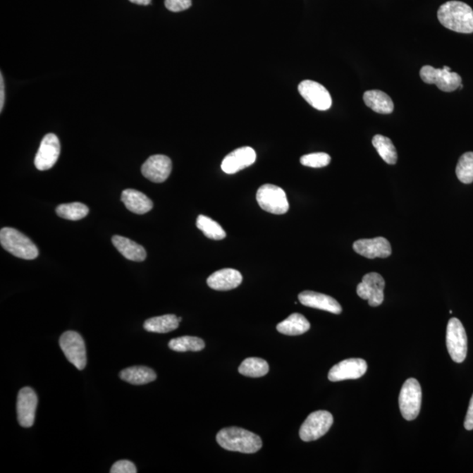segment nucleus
Wrapping results in <instances>:
<instances>
[{
    "label": "nucleus",
    "mask_w": 473,
    "mask_h": 473,
    "mask_svg": "<svg viewBox=\"0 0 473 473\" xmlns=\"http://www.w3.org/2000/svg\"><path fill=\"white\" fill-rule=\"evenodd\" d=\"M439 23L444 27L461 34L473 32V10L467 4L461 1H449L439 7Z\"/></svg>",
    "instance_id": "nucleus-1"
},
{
    "label": "nucleus",
    "mask_w": 473,
    "mask_h": 473,
    "mask_svg": "<svg viewBox=\"0 0 473 473\" xmlns=\"http://www.w3.org/2000/svg\"><path fill=\"white\" fill-rule=\"evenodd\" d=\"M216 442L226 450L247 454L257 453L262 447V440L258 435L238 427L221 429L216 435Z\"/></svg>",
    "instance_id": "nucleus-2"
},
{
    "label": "nucleus",
    "mask_w": 473,
    "mask_h": 473,
    "mask_svg": "<svg viewBox=\"0 0 473 473\" xmlns=\"http://www.w3.org/2000/svg\"><path fill=\"white\" fill-rule=\"evenodd\" d=\"M0 243L6 251L17 258L30 261L38 257L39 249L34 242L16 229L10 227L1 229Z\"/></svg>",
    "instance_id": "nucleus-3"
},
{
    "label": "nucleus",
    "mask_w": 473,
    "mask_h": 473,
    "mask_svg": "<svg viewBox=\"0 0 473 473\" xmlns=\"http://www.w3.org/2000/svg\"><path fill=\"white\" fill-rule=\"evenodd\" d=\"M400 412L407 421H413L420 413L422 405V388L414 378L404 382L399 396Z\"/></svg>",
    "instance_id": "nucleus-4"
},
{
    "label": "nucleus",
    "mask_w": 473,
    "mask_h": 473,
    "mask_svg": "<svg viewBox=\"0 0 473 473\" xmlns=\"http://www.w3.org/2000/svg\"><path fill=\"white\" fill-rule=\"evenodd\" d=\"M420 77L422 81L428 85H436L438 88L444 92H453L460 88L462 78L456 72H451L450 68L444 66L443 68H435L425 65L420 70Z\"/></svg>",
    "instance_id": "nucleus-5"
},
{
    "label": "nucleus",
    "mask_w": 473,
    "mask_h": 473,
    "mask_svg": "<svg viewBox=\"0 0 473 473\" xmlns=\"http://www.w3.org/2000/svg\"><path fill=\"white\" fill-rule=\"evenodd\" d=\"M256 199L262 209L272 214L283 215L290 209L285 191L273 184H265L259 188Z\"/></svg>",
    "instance_id": "nucleus-6"
},
{
    "label": "nucleus",
    "mask_w": 473,
    "mask_h": 473,
    "mask_svg": "<svg viewBox=\"0 0 473 473\" xmlns=\"http://www.w3.org/2000/svg\"><path fill=\"white\" fill-rule=\"evenodd\" d=\"M333 424V417L324 410L316 411L307 417L300 429V438L305 442L315 441L322 438Z\"/></svg>",
    "instance_id": "nucleus-7"
},
{
    "label": "nucleus",
    "mask_w": 473,
    "mask_h": 473,
    "mask_svg": "<svg viewBox=\"0 0 473 473\" xmlns=\"http://www.w3.org/2000/svg\"><path fill=\"white\" fill-rule=\"evenodd\" d=\"M446 345L451 359L456 363L463 362L467 355V335L463 324L455 317L448 323Z\"/></svg>",
    "instance_id": "nucleus-8"
},
{
    "label": "nucleus",
    "mask_w": 473,
    "mask_h": 473,
    "mask_svg": "<svg viewBox=\"0 0 473 473\" xmlns=\"http://www.w3.org/2000/svg\"><path fill=\"white\" fill-rule=\"evenodd\" d=\"M60 346L65 357L78 370H84L87 364V355L84 339L75 331L64 332L60 338Z\"/></svg>",
    "instance_id": "nucleus-9"
},
{
    "label": "nucleus",
    "mask_w": 473,
    "mask_h": 473,
    "mask_svg": "<svg viewBox=\"0 0 473 473\" xmlns=\"http://www.w3.org/2000/svg\"><path fill=\"white\" fill-rule=\"evenodd\" d=\"M385 286V280L380 274H367L357 285V294L360 298L367 300L370 306L378 307L384 301Z\"/></svg>",
    "instance_id": "nucleus-10"
},
{
    "label": "nucleus",
    "mask_w": 473,
    "mask_h": 473,
    "mask_svg": "<svg viewBox=\"0 0 473 473\" xmlns=\"http://www.w3.org/2000/svg\"><path fill=\"white\" fill-rule=\"evenodd\" d=\"M301 96L310 106L319 111L330 109L332 99L330 92L319 82L312 80H305L298 86Z\"/></svg>",
    "instance_id": "nucleus-11"
},
{
    "label": "nucleus",
    "mask_w": 473,
    "mask_h": 473,
    "mask_svg": "<svg viewBox=\"0 0 473 473\" xmlns=\"http://www.w3.org/2000/svg\"><path fill=\"white\" fill-rule=\"evenodd\" d=\"M59 139L54 133H49L42 140L35 159V165L38 171H49L56 164L60 156Z\"/></svg>",
    "instance_id": "nucleus-12"
},
{
    "label": "nucleus",
    "mask_w": 473,
    "mask_h": 473,
    "mask_svg": "<svg viewBox=\"0 0 473 473\" xmlns=\"http://www.w3.org/2000/svg\"><path fill=\"white\" fill-rule=\"evenodd\" d=\"M38 397L31 388L20 390L17 399V417L20 426L30 428L35 424Z\"/></svg>",
    "instance_id": "nucleus-13"
},
{
    "label": "nucleus",
    "mask_w": 473,
    "mask_h": 473,
    "mask_svg": "<svg viewBox=\"0 0 473 473\" xmlns=\"http://www.w3.org/2000/svg\"><path fill=\"white\" fill-rule=\"evenodd\" d=\"M367 370V363L362 359H348L335 364L328 371V380L333 382L357 380Z\"/></svg>",
    "instance_id": "nucleus-14"
},
{
    "label": "nucleus",
    "mask_w": 473,
    "mask_h": 473,
    "mask_svg": "<svg viewBox=\"0 0 473 473\" xmlns=\"http://www.w3.org/2000/svg\"><path fill=\"white\" fill-rule=\"evenodd\" d=\"M171 158L162 154L153 155L148 158L142 168L144 178L156 183L165 182L171 176Z\"/></svg>",
    "instance_id": "nucleus-15"
},
{
    "label": "nucleus",
    "mask_w": 473,
    "mask_h": 473,
    "mask_svg": "<svg viewBox=\"0 0 473 473\" xmlns=\"http://www.w3.org/2000/svg\"><path fill=\"white\" fill-rule=\"evenodd\" d=\"M353 250L367 259L388 258L392 254L391 245L383 237L357 240Z\"/></svg>",
    "instance_id": "nucleus-16"
},
{
    "label": "nucleus",
    "mask_w": 473,
    "mask_h": 473,
    "mask_svg": "<svg viewBox=\"0 0 473 473\" xmlns=\"http://www.w3.org/2000/svg\"><path fill=\"white\" fill-rule=\"evenodd\" d=\"M256 161L254 149L250 147L238 148L223 159L221 164L222 171L226 174H236L242 169L250 167Z\"/></svg>",
    "instance_id": "nucleus-17"
},
{
    "label": "nucleus",
    "mask_w": 473,
    "mask_h": 473,
    "mask_svg": "<svg viewBox=\"0 0 473 473\" xmlns=\"http://www.w3.org/2000/svg\"><path fill=\"white\" fill-rule=\"evenodd\" d=\"M298 298L302 305L309 307V308L326 310L336 315L342 312V307L337 300L327 295L314 291H303L299 294Z\"/></svg>",
    "instance_id": "nucleus-18"
},
{
    "label": "nucleus",
    "mask_w": 473,
    "mask_h": 473,
    "mask_svg": "<svg viewBox=\"0 0 473 473\" xmlns=\"http://www.w3.org/2000/svg\"><path fill=\"white\" fill-rule=\"evenodd\" d=\"M243 281L238 270L225 269L213 273L207 279L208 286L219 291L232 290L238 288Z\"/></svg>",
    "instance_id": "nucleus-19"
},
{
    "label": "nucleus",
    "mask_w": 473,
    "mask_h": 473,
    "mask_svg": "<svg viewBox=\"0 0 473 473\" xmlns=\"http://www.w3.org/2000/svg\"><path fill=\"white\" fill-rule=\"evenodd\" d=\"M121 200L128 211L143 215L153 209V202L140 191L128 189L122 192Z\"/></svg>",
    "instance_id": "nucleus-20"
},
{
    "label": "nucleus",
    "mask_w": 473,
    "mask_h": 473,
    "mask_svg": "<svg viewBox=\"0 0 473 473\" xmlns=\"http://www.w3.org/2000/svg\"><path fill=\"white\" fill-rule=\"evenodd\" d=\"M111 242L118 251L129 261L142 262L147 258L145 248L128 238L115 235Z\"/></svg>",
    "instance_id": "nucleus-21"
},
{
    "label": "nucleus",
    "mask_w": 473,
    "mask_h": 473,
    "mask_svg": "<svg viewBox=\"0 0 473 473\" xmlns=\"http://www.w3.org/2000/svg\"><path fill=\"white\" fill-rule=\"evenodd\" d=\"M363 99L364 104L377 113L390 114L395 108L391 97L381 90H367L364 93Z\"/></svg>",
    "instance_id": "nucleus-22"
},
{
    "label": "nucleus",
    "mask_w": 473,
    "mask_h": 473,
    "mask_svg": "<svg viewBox=\"0 0 473 473\" xmlns=\"http://www.w3.org/2000/svg\"><path fill=\"white\" fill-rule=\"evenodd\" d=\"M122 381L132 385H145L156 380L157 375L149 367L136 366L122 370L119 374Z\"/></svg>",
    "instance_id": "nucleus-23"
},
{
    "label": "nucleus",
    "mask_w": 473,
    "mask_h": 473,
    "mask_svg": "<svg viewBox=\"0 0 473 473\" xmlns=\"http://www.w3.org/2000/svg\"><path fill=\"white\" fill-rule=\"evenodd\" d=\"M310 328V324L302 314H291L287 319L276 326L277 331L287 336H299L305 334Z\"/></svg>",
    "instance_id": "nucleus-24"
},
{
    "label": "nucleus",
    "mask_w": 473,
    "mask_h": 473,
    "mask_svg": "<svg viewBox=\"0 0 473 473\" xmlns=\"http://www.w3.org/2000/svg\"><path fill=\"white\" fill-rule=\"evenodd\" d=\"M178 317L173 314L161 317H152L144 323V328L148 332L154 333H168L179 327Z\"/></svg>",
    "instance_id": "nucleus-25"
},
{
    "label": "nucleus",
    "mask_w": 473,
    "mask_h": 473,
    "mask_svg": "<svg viewBox=\"0 0 473 473\" xmlns=\"http://www.w3.org/2000/svg\"><path fill=\"white\" fill-rule=\"evenodd\" d=\"M238 371L247 377H263L269 373V364L265 360L259 357H247L238 367Z\"/></svg>",
    "instance_id": "nucleus-26"
},
{
    "label": "nucleus",
    "mask_w": 473,
    "mask_h": 473,
    "mask_svg": "<svg viewBox=\"0 0 473 473\" xmlns=\"http://www.w3.org/2000/svg\"><path fill=\"white\" fill-rule=\"evenodd\" d=\"M168 348L179 352H200L205 348V343L199 338L183 336L169 341Z\"/></svg>",
    "instance_id": "nucleus-27"
},
{
    "label": "nucleus",
    "mask_w": 473,
    "mask_h": 473,
    "mask_svg": "<svg viewBox=\"0 0 473 473\" xmlns=\"http://www.w3.org/2000/svg\"><path fill=\"white\" fill-rule=\"evenodd\" d=\"M373 145L386 164L390 165L396 164L397 159H398L396 148L388 137L380 135H375L373 139Z\"/></svg>",
    "instance_id": "nucleus-28"
},
{
    "label": "nucleus",
    "mask_w": 473,
    "mask_h": 473,
    "mask_svg": "<svg viewBox=\"0 0 473 473\" xmlns=\"http://www.w3.org/2000/svg\"><path fill=\"white\" fill-rule=\"evenodd\" d=\"M197 228L202 231L205 236L211 240H221L226 238V233L218 222L207 216H198L197 219Z\"/></svg>",
    "instance_id": "nucleus-29"
},
{
    "label": "nucleus",
    "mask_w": 473,
    "mask_h": 473,
    "mask_svg": "<svg viewBox=\"0 0 473 473\" xmlns=\"http://www.w3.org/2000/svg\"><path fill=\"white\" fill-rule=\"evenodd\" d=\"M89 208L85 204L78 203V202L61 204L56 209V214L60 218L71 220V221H78V220L85 218L89 214Z\"/></svg>",
    "instance_id": "nucleus-30"
},
{
    "label": "nucleus",
    "mask_w": 473,
    "mask_h": 473,
    "mask_svg": "<svg viewBox=\"0 0 473 473\" xmlns=\"http://www.w3.org/2000/svg\"><path fill=\"white\" fill-rule=\"evenodd\" d=\"M456 174L461 183H473V152H467L462 155L457 162Z\"/></svg>",
    "instance_id": "nucleus-31"
},
{
    "label": "nucleus",
    "mask_w": 473,
    "mask_h": 473,
    "mask_svg": "<svg viewBox=\"0 0 473 473\" xmlns=\"http://www.w3.org/2000/svg\"><path fill=\"white\" fill-rule=\"evenodd\" d=\"M300 161L303 166L309 168H324L326 167L331 162V156L326 153H314L303 155Z\"/></svg>",
    "instance_id": "nucleus-32"
},
{
    "label": "nucleus",
    "mask_w": 473,
    "mask_h": 473,
    "mask_svg": "<svg viewBox=\"0 0 473 473\" xmlns=\"http://www.w3.org/2000/svg\"><path fill=\"white\" fill-rule=\"evenodd\" d=\"M192 5L191 0H165V6L171 12L179 13L189 9Z\"/></svg>",
    "instance_id": "nucleus-33"
},
{
    "label": "nucleus",
    "mask_w": 473,
    "mask_h": 473,
    "mask_svg": "<svg viewBox=\"0 0 473 473\" xmlns=\"http://www.w3.org/2000/svg\"><path fill=\"white\" fill-rule=\"evenodd\" d=\"M111 473H136L137 468L135 464L128 460L116 462L111 467Z\"/></svg>",
    "instance_id": "nucleus-34"
},
{
    "label": "nucleus",
    "mask_w": 473,
    "mask_h": 473,
    "mask_svg": "<svg viewBox=\"0 0 473 473\" xmlns=\"http://www.w3.org/2000/svg\"><path fill=\"white\" fill-rule=\"evenodd\" d=\"M465 428L467 429V431H472V429H473V395L470 400V404H469L467 417H465Z\"/></svg>",
    "instance_id": "nucleus-35"
},
{
    "label": "nucleus",
    "mask_w": 473,
    "mask_h": 473,
    "mask_svg": "<svg viewBox=\"0 0 473 473\" xmlns=\"http://www.w3.org/2000/svg\"><path fill=\"white\" fill-rule=\"evenodd\" d=\"M4 103H5V85L2 74L0 75V111H3Z\"/></svg>",
    "instance_id": "nucleus-36"
},
{
    "label": "nucleus",
    "mask_w": 473,
    "mask_h": 473,
    "mask_svg": "<svg viewBox=\"0 0 473 473\" xmlns=\"http://www.w3.org/2000/svg\"><path fill=\"white\" fill-rule=\"evenodd\" d=\"M129 1L136 4V5L148 6L151 4L152 0H129Z\"/></svg>",
    "instance_id": "nucleus-37"
},
{
    "label": "nucleus",
    "mask_w": 473,
    "mask_h": 473,
    "mask_svg": "<svg viewBox=\"0 0 473 473\" xmlns=\"http://www.w3.org/2000/svg\"><path fill=\"white\" fill-rule=\"evenodd\" d=\"M178 319H179V321H180H180H182V317H178Z\"/></svg>",
    "instance_id": "nucleus-38"
}]
</instances>
